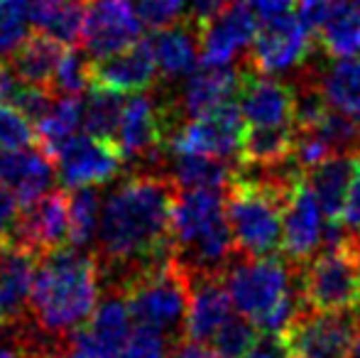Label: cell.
<instances>
[{
  "label": "cell",
  "instance_id": "6da1fadb",
  "mask_svg": "<svg viewBox=\"0 0 360 358\" xmlns=\"http://www.w3.org/2000/svg\"><path fill=\"white\" fill-rule=\"evenodd\" d=\"M176 191L169 174L138 172L120 181L101 209L96 260L105 275H120L123 290L140 272L172 258L169 221Z\"/></svg>",
  "mask_w": 360,
  "mask_h": 358
},
{
  "label": "cell",
  "instance_id": "7a4b0ae2",
  "mask_svg": "<svg viewBox=\"0 0 360 358\" xmlns=\"http://www.w3.org/2000/svg\"><path fill=\"white\" fill-rule=\"evenodd\" d=\"M98 260L74 245L42 255L27 305L34 329L52 341L81 329L98 305Z\"/></svg>",
  "mask_w": 360,
  "mask_h": 358
},
{
  "label": "cell",
  "instance_id": "3957f363",
  "mask_svg": "<svg viewBox=\"0 0 360 358\" xmlns=\"http://www.w3.org/2000/svg\"><path fill=\"white\" fill-rule=\"evenodd\" d=\"M172 258L186 275H223L236 255L221 189H179L169 221Z\"/></svg>",
  "mask_w": 360,
  "mask_h": 358
},
{
  "label": "cell",
  "instance_id": "277c9868",
  "mask_svg": "<svg viewBox=\"0 0 360 358\" xmlns=\"http://www.w3.org/2000/svg\"><path fill=\"white\" fill-rule=\"evenodd\" d=\"M289 191L240 170L228 181L226 216L238 255L262 258L282 248V211Z\"/></svg>",
  "mask_w": 360,
  "mask_h": 358
},
{
  "label": "cell",
  "instance_id": "5b68a950",
  "mask_svg": "<svg viewBox=\"0 0 360 358\" xmlns=\"http://www.w3.org/2000/svg\"><path fill=\"white\" fill-rule=\"evenodd\" d=\"M358 241L348 238L338 245L321 248L299 268V290L304 305L316 312L360 309V275L356 260Z\"/></svg>",
  "mask_w": 360,
  "mask_h": 358
},
{
  "label": "cell",
  "instance_id": "8992f818",
  "mask_svg": "<svg viewBox=\"0 0 360 358\" xmlns=\"http://www.w3.org/2000/svg\"><path fill=\"white\" fill-rule=\"evenodd\" d=\"M125 300L135 324H145L162 334L184 331L189 307V277L169 258L167 263L140 272L125 285Z\"/></svg>",
  "mask_w": 360,
  "mask_h": 358
},
{
  "label": "cell",
  "instance_id": "52a82bcc",
  "mask_svg": "<svg viewBox=\"0 0 360 358\" xmlns=\"http://www.w3.org/2000/svg\"><path fill=\"white\" fill-rule=\"evenodd\" d=\"M292 270L294 265L277 255H262V258L240 255L238 260H231L223 272V282L238 314L248 317L252 324L270 314L287 295L294 292Z\"/></svg>",
  "mask_w": 360,
  "mask_h": 358
},
{
  "label": "cell",
  "instance_id": "ba28073f",
  "mask_svg": "<svg viewBox=\"0 0 360 358\" xmlns=\"http://www.w3.org/2000/svg\"><path fill=\"white\" fill-rule=\"evenodd\" d=\"M358 326L360 309L316 312L304 307L282 334V341L297 358H351Z\"/></svg>",
  "mask_w": 360,
  "mask_h": 358
},
{
  "label": "cell",
  "instance_id": "9c48e42d",
  "mask_svg": "<svg viewBox=\"0 0 360 358\" xmlns=\"http://www.w3.org/2000/svg\"><path fill=\"white\" fill-rule=\"evenodd\" d=\"M316 37L307 27L299 13H287L265 20L248 49L245 69L255 74H285L302 69L314 54Z\"/></svg>",
  "mask_w": 360,
  "mask_h": 358
},
{
  "label": "cell",
  "instance_id": "30bf717a",
  "mask_svg": "<svg viewBox=\"0 0 360 358\" xmlns=\"http://www.w3.org/2000/svg\"><path fill=\"white\" fill-rule=\"evenodd\" d=\"M243 110L236 101L218 106L199 118H189L179 130L167 138V150L172 155H206L218 160L240 158L243 138H245Z\"/></svg>",
  "mask_w": 360,
  "mask_h": 358
},
{
  "label": "cell",
  "instance_id": "8fae6325",
  "mask_svg": "<svg viewBox=\"0 0 360 358\" xmlns=\"http://www.w3.org/2000/svg\"><path fill=\"white\" fill-rule=\"evenodd\" d=\"M174 110L172 106H157L147 96L135 94L123 106L115 145L123 160L138 162H160L162 148H167V138L174 130Z\"/></svg>",
  "mask_w": 360,
  "mask_h": 358
},
{
  "label": "cell",
  "instance_id": "7c38bea8",
  "mask_svg": "<svg viewBox=\"0 0 360 358\" xmlns=\"http://www.w3.org/2000/svg\"><path fill=\"white\" fill-rule=\"evenodd\" d=\"M326 224L316 196L302 177L287 194L282 211V253L294 268L307 265L323 248Z\"/></svg>",
  "mask_w": 360,
  "mask_h": 358
},
{
  "label": "cell",
  "instance_id": "4fadbf2b",
  "mask_svg": "<svg viewBox=\"0 0 360 358\" xmlns=\"http://www.w3.org/2000/svg\"><path fill=\"white\" fill-rule=\"evenodd\" d=\"M69 243V196L64 191H47L42 199L22 206L10 245L42 258Z\"/></svg>",
  "mask_w": 360,
  "mask_h": 358
},
{
  "label": "cell",
  "instance_id": "5bb4252c",
  "mask_svg": "<svg viewBox=\"0 0 360 358\" xmlns=\"http://www.w3.org/2000/svg\"><path fill=\"white\" fill-rule=\"evenodd\" d=\"M140 34L143 20L128 0H94L86 8L81 44L89 57L105 59L123 52L130 44L140 42Z\"/></svg>",
  "mask_w": 360,
  "mask_h": 358
},
{
  "label": "cell",
  "instance_id": "9a60e30c",
  "mask_svg": "<svg viewBox=\"0 0 360 358\" xmlns=\"http://www.w3.org/2000/svg\"><path fill=\"white\" fill-rule=\"evenodd\" d=\"M123 155L113 140L96 138V135H74L54 158L57 172L69 189L96 186L113 179L120 170Z\"/></svg>",
  "mask_w": 360,
  "mask_h": 358
},
{
  "label": "cell",
  "instance_id": "2e32d148",
  "mask_svg": "<svg viewBox=\"0 0 360 358\" xmlns=\"http://www.w3.org/2000/svg\"><path fill=\"white\" fill-rule=\"evenodd\" d=\"M257 15L245 0H233L218 18L199 25L201 39V64L209 67H228L238 52L250 47L255 39Z\"/></svg>",
  "mask_w": 360,
  "mask_h": 358
},
{
  "label": "cell",
  "instance_id": "e0dca14e",
  "mask_svg": "<svg viewBox=\"0 0 360 358\" xmlns=\"http://www.w3.org/2000/svg\"><path fill=\"white\" fill-rule=\"evenodd\" d=\"M238 106L243 118L257 128L294 125V87L280 79H270L267 74L243 69Z\"/></svg>",
  "mask_w": 360,
  "mask_h": 358
},
{
  "label": "cell",
  "instance_id": "ac0fdd59",
  "mask_svg": "<svg viewBox=\"0 0 360 358\" xmlns=\"http://www.w3.org/2000/svg\"><path fill=\"white\" fill-rule=\"evenodd\" d=\"M189 277V307H186L184 334L189 341L211 344L221 326L233 317V300L226 290L223 275H186Z\"/></svg>",
  "mask_w": 360,
  "mask_h": 358
},
{
  "label": "cell",
  "instance_id": "d6986e66",
  "mask_svg": "<svg viewBox=\"0 0 360 358\" xmlns=\"http://www.w3.org/2000/svg\"><path fill=\"white\" fill-rule=\"evenodd\" d=\"M57 165L42 148L0 150V184L10 189L18 204L27 206L52 191Z\"/></svg>",
  "mask_w": 360,
  "mask_h": 358
},
{
  "label": "cell",
  "instance_id": "ffe728a7",
  "mask_svg": "<svg viewBox=\"0 0 360 358\" xmlns=\"http://www.w3.org/2000/svg\"><path fill=\"white\" fill-rule=\"evenodd\" d=\"M157 77V62L150 42H135L123 52L91 62V87L113 94H138L152 87Z\"/></svg>",
  "mask_w": 360,
  "mask_h": 358
},
{
  "label": "cell",
  "instance_id": "44dd1931",
  "mask_svg": "<svg viewBox=\"0 0 360 358\" xmlns=\"http://www.w3.org/2000/svg\"><path fill=\"white\" fill-rule=\"evenodd\" d=\"M152 54L157 62V74L174 82L194 72L201 57L199 25L194 20H179V23L162 27L150 39Z\"/></svg>",
  "mask_w": 360,
  "mask_h": 358
},
{
  "label": "cell",
  "instance_id": "7402d4cb",
  "mask_svg": "<svg viewBox=\"0 0 360 358\" xmlns=\"http://www.w3.org/2000/svg\"><path fill=\"white\" fill-rule=\"evenodd\" d=\"M240 82L243 69L238 72V69L231 67L201 64L199 69L189 74V82H186L179 98V110L186 118H199V115L236 98L238 91H240Z\"/></svg>",
  "mask_w": 360,
  "mask_h": 358
},
{
  "label": "cell",
  "instance_id": "603a6c76",
  "mask_svg": "<svg viewBox=\"0 0 360 358\" xmlns=\"http://www.w3.org/2000/svg\"><path fill=\"white\" fill-rule=\"evenodd\" d=\"M356 155L358 153H333L304 172V181L316 196L328 224H341L348 186L356 170Z\"/></svg>",
  "mask_w": 360,
  "mask_h": 358
},
{
  "label": "cell",
  "instance_id": "cb8c5ba5",
  "mask_svg": "<svg viewBox=\"0 0 360 358\" xmlns=\"http://www.w3.org/2000/svg\"><path fill=\"white\" fill-rule=\"evenodd\" d=\"M37 260L32 253L15 245L0 248V314L5 321L22 319L27 312Z\"/></svg>",
  "mask_w": 360,
  "mask_h": 358
},
{
  "label": "cell",
  "instance_id": "d4e9b609",
  "mask_svg": "<svg viewBox=\"0 0 360 358\" xmlns=\"http://www.w3.org/2000/svg\"><path fill=\"white\" fill-rule=\"evenodd\" d=\"M64 44L57 42L54 37L44 32H37L32 37H25V42L10 54L8 69L18 82L27 84V87H44L52 89L54 72H57L59 62H62Z\"/></svg>",
  "mask_w": 360,
  "mask_h": 358
},
{
  "label": "cell",
  "instance_id": "484cf974",
  "mask_svg": "<svg viewBox=\"0 0 360 358\" xmlns=\"http://www.w3.org/2000/svg\"><path fill=\"white\" fill-rule=\"evenodd\" d=\"M89 0H32L30 25L62 44L81 42Z\"/></svg>",
  "mask_w": 360,
  "mask_h": 358
},
{
  "label": "cell",
  "instance_id": "4316f807",
  "mask_svg": "<svg viewBox=\"0 0 360 358\" xmlns=\"http://www.w3.org/2000/svg\"><path fill=\"white\" fill-rule=\"evenodd\" d=\"M294 140H297L294 125H282V128L252 125V130H245L238 160L245 167H272L287 162L289 158H294Z\"/></svg>",
  "mask_w": 360,
  "mask_h": 358
},
{
  "label": "cell",
  "instance_id": "83f0119b",
  "mask_svg": "<svg viewBox=\"0 0 360 358\" xmlns=\"http://www.w3.org/2000/svg\"><path fill=\"white\" fill-rule=\"evenodd\" d=\"M84 106L81 96H59L57 103L37 125V143L49 158H57L59 150L76 135V128L84 123Z\"/></svg>",
  "mask_w": 360,
  "mask_h": 358
},
{
  "label": "cell",
  "instance_id": "f1b7e54d",
  "mask_svg": "<svg viewBox=\"0 0 360 358\" xmlns=\"http://www.w3.org/2000/svg\"><path fill=\"white\" fill-rule=\"evenodd\" d=\"M238 167L231 160L206 158V155H174L169 177L179 189H221L236 177Z\"/></svg>",
  "mask_w": 360,
  "mask_h": 358
},
{
  "label": "cell",
  "instance_id": "f546056e",
  "mask_svg": "<svg viewBox=\"0 0 360 358\" xmlns=\"http://www.w3.org/2000/svg\"><path fill=\"white\" fill-rule=\"evenodd\" d=\"M321 87L331 108L360 118V59H336L321 74Z\"/></svg>",
  "mask_w": 360,
  "mask_h": 358
},
{
  "label": "cell",
  "instance_id": "4dcf8cb0",
  "mask_svg": "<svg viewBox=\"0 0 360 358\" xmlns=\"http://www.w3.org/2000/svg\"><path fill=\"white\" fill-rule=\"evenodd\" d=\"M101 194L94 186H79L69 196V245L84 250L98 234Z\"/></svg>",
  "mask_w": 360,
  "mask_h": 358
},
{
  "label": "cell",
  "instance_id": "1f68e13d",
  "mask_svg": "<svg viewBox=\"0 0 360 358\" xmlns=\"http://www.w3.org/2000/svg\"><path fill=\"white\" fill-rule=\"evenodd\" d=\"M123 101L120 94L105 89H91V96L84 106V128L86 133L96 135V138L103 140H113L115 143V133H118L120 125V115H123Z\"/></svg>",
  "mask_w": 360,
  "mask_h": 358
},
{
  "label": "cell",
  "instance_id": "d6a6232c",
  "mask_svg": "<svg viewBox=\"0 0 360 358\" xmlns=\"http://www.w3.org/2000/svg\"><path fill=\"white\" fill-rule=\"evenodd\" d=\"M257 334H260V331H257V326L252 324L248 317L233 314L231 319L221 326V331L214 336L211 344H214V349L218 354H223L226 358H245L248 351L260 339Z\"/></svg>",
  "mask_w": 360,
  "mask_h": 358
},
{
  "label": "cell",
  "instance_id": "836d02e7",
  "mask_svg": "<svg viewBox=\"0 0 360 358\" xmlns=\"http://www.w3.org/2000/svg\"><path fill=\"white\" fill-rule=\"evenodd\" d=\"M86 87H91V59L79 49H69L62 54L57 72H54L52 91L62 96H79Z\"/></svg>",
  "mask_w": 360,
  "mask_h": 358
},
{
  "label": "cell",
  "instance_id": "e575fe53",
  "mask_svg": "<svg viewBox=\"0 0 360 358\" xmlns=\"http://www.w3.org/2000/svg\"><path fill=\"white\" fill-rule=\"evenodd\" d=\"M37 138L30 118L15 106L0 103V150H20L30 148Z\"/></svg>",
  "mask_w": 360,
  "mask_h": 358
},
{
  "label": "cell",
  "instance_id": "d590c367",
  "mask_svg": "<svg viewBox=\"0 0 360 358\" xmlns=\"http://www.w3.org/2000/svg\"><path fill=\"white\" fill-rule=\"evenodd\" d=\"M169 344H167V334L152 329L145 324H135L133 334L128 336L120 358H167Z\"/></svg>",
  "mask_w": 360,
  "mask_h": 358
},
{
  "label": "cell",
  "instance_id": "8d00e7d4",
  "mask_svg": "<svg viewBox=\"0 0 360 358\" xmlns=\"http://www.w3.org/2000/svg\"><path fill=\"white\" fill-rule=\"evenodd\" d=\"M189 0H138V15L143 25H150L155 30L169 27L179 23Z\"/></svg>",
  "mask_w": 360,
  "mask_h": 358
},
{
  "label": "cell",
  "instance_id": "74e56055",
  "mask_svg": "<svg viewBox=\"0 0 360 358\" xmlns=\"http://www.w3.org/2000/svg\"><path fill=\"white\" fill-rule=\"evenodd\" d=\"M52 96H54L52 89L27 87V84H22V87H18V91H15L13 103H15V108L22 110L30 120H37L39 123V120L49 113V108L54 106Z\"/></svg>",
  "mask_w": 360,
  "mask_h": 358
},
{
  "label": "cell",
  "instance_id": "f35d334b",
  "mask_svg": "<svg viewBox=\"0 0 360 358\" xmlns=\"http://www.w3.org/2000/svg\"><path fill=\"white\" fill-rule=\"evenodd\" d=\"M341 224L353 238L360 241V150L356 155V170H353V179H351V186H348Z\"/></svg>",
  "mask_w": 360,
  "mask_h": 358
},
{
  "label": "cell",
  "instance_id": "ab89813d",
  "mask_svg": "<svg viewBox=\"0 0 360 358\" xmlns=\"http://www.w3.org/2000/svg\"><path fill=\"white\" fill-rule=\"evenodd\" d=\"M18 199L10 194V189H5L0 184V248L3 245H10V238H13L15 224H18Z\"/></svg>",
  "mask_w": 360,
  "mask_h": 358
},
{
  "label": "cell",
  "instance_id": "60d3db41",
  "mask_svg": "<svg viewBox=\"0 0 360 358\" xmlns=\"http://www.w3.org/2000/svg\"><path fill=\"white\" fill-rule=\"evenodd\" d=\"M231 3L233 0H189V5H191L189 18L194 20L196 25H204V23H209V20L218 18Z\"/></svg>",
  "mask_w": 360,
  "mask_h": 358
},
{
  "label": "cell",
  "instance_id": "b9f144b4",
  "mask_svg": "<svg viewBox=\"0 0 360 358\" xmlns=\"http://www.w3.org/2000/svg\"><path fill=\"white\" fill-rule=\"evenodd\" d=\"M289 354L285 341H282V336H260L257 339V344L252 346L250 351H248L245 358H285Z\"/></svg>",
  "mask_w": 360,
  "mask_h": 358
},
{
  "label": "cell",
  "instance_id": "7bdbcfd3",
  "mask_svg": "<svg viewBox=\"0 0 360 358\" xmlns=\"http://www.w3.org/2000/svg\"><path fill=\"white\" fill-rule=\"evenodd\" d=\"M245 3L250 5L257 18L272 20V18H280V15L292 13L297 0H245Z\"/></svg>",
  "mask_w": 360,
  "mask_h": 358
},
{
  "label": "cell",
  "instance_id": "ee69618b",
  "mask_svg": "<svg viewBox=\"0 0 360 358\" xmlns=\"http://www.w3.org/2000/svg\"><path fill=\"white\" fill-rule=\"evenodd\" d=\"M174 358H226L218 354L216 349H209V344H199V341H184V344L176 349Z\"/></svg>",
  "mask_w": 360,
  "mask_h": 358
},
{
  "label": "cell",
  "instance_id": "f6af8a7d",
  "mask_svg": "<svg viewBox=\"0 0 360 358\" xmlns=\"http://www.w3.org/2000/svg\"><path fill=\"white\" fill-rule=\"evenodd\" d=\"M0 358H30V354L25 351V346L0 341Z\"/></svg>",
  "mask_w": 360,
  "mask_h": 358
},
{
  "label": "cell",
  "instance_id": "bcb514c9",
  "mask_svg": "<svg viewBox=\"0 0 360 358\" xmlns=\"http://www.w3.org/2000/svg\"><path fill=\"white\" fill-rule=\"evenodd\" d=\"M351 358H360V326H358V336H356V344H353V356Z\"/></svg>",
  "mask_w": 360,
  "mask_h": 358
},
{
  "label": "cell",
  "instance_id": "7dc6e473",
  "mask_svg": "<svg viewBox=\"0 0 360 358\" xmlns=\"http://www.w3.org/2000/svg\"><path fill=\"white\" fill-rule=\"evenodd\" d=\"M358 241V238H356ZM356 260H358V275H360V241L356 243Z\"/></svg>",
  "mask_w": 360,
  "mask_h": 358
},
{
  "label": "cell",
  "instance_id": "c3c4849f",
  "mask_svg": "<svg viewBox=\"0 0 360 358\" xmlns=\"http://www.w3.org/2000/svg\"><path fill=\"white\" fill-rule=\"evenodd\" d=\"M3 326H5V317L0 314V331H3Z\"/></svg>",
  "mask_w": 360,
  "mask_h": 358
},
{
  "label": "cell",
  "instance_id": "681fc988",
  "mask_svg": "<svg viewBox=\"0 0 360 358\" xmlns=\"http://www.w3.org/2000/svg\"><path fill=\"white\" fill-rule=\"evenodd\" d=\"M285 358H297V356H292V354H287V356H285Z\"/></svg>",
  "mask_w": 360,
  "mask_h": 358
},
{
  "label": "cell",
  "instance_id": "f907efd6",
  "mask_svg": "<svg viewBox=\"0 0 360 358\" xmlns=\"http://www.w3.org/2000/svg\"><path fill=\"white\" fill-rule=\"evenodd\" d=\"M0 3H3V0H0Z\"/></svg>",
  "mask_w": 360,
  "mask_h": 358
}]
</instances>
